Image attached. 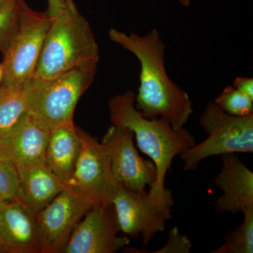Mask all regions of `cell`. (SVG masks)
I'll return each instance as SVG.
<instances>
[{"instance_id":"1","label":"cell","mask_w":253,"mask_h":253,"mask_svg":"<svg viewBox=\"0 0 253 253\" xmlns=\"http://www.w3.org/2000/svg\"><path fill=\"white\" fill-rule=\"evenodd\" d=\"M109 37L113 42L134 54L140 63L136 109L145 118L167 120L176 130L184 128L194 112L193 102L189 94L166 72V46L158 30L154 28L139 36L111 28Z\"/></svg>"},{"instance_id":"2","label":"cell","mask_w":253,"mask_h":253,"mask_svg":"<svg viewBox=\"0 0 253 253\" xmlns=\"http://www.w3.org/2000/svg\"><path fill=\"white\" fill-rule=\"evenodd\" d=\"M136 94L128 90L111 97L108 103L110 120L113 126H126L134 133L138 148L149 156L157 169V179L148 191L158 201L174 199L165 186L174 158L196 144V139L185 128L176 130L163 118L149 119L134 106Z\"/></svg>"},{"instance_id":"3","label":"cell","mask_w":253,"mask_h":253,"mask_svg":"<svg viewBox=\"0 0 253 253\" xmlns=\"http://www.w3.org/2000/svg\"><path fill=\"white\" fill-rule=\"evenodd\" d=\"M99 61V45L90 24L73 0H66L52 18L35 75L53 77Z\"/></svg>"},{"instance_id":"4","label":"cell","mask_w":253,"mask_h":253,"mask_svg":"<svg viewBox=\"0 0 253 253\" xmlns=\"http://www.w3.org/2000/svg\"><path fill=\"white\" fill-rule=\"evenodd\" d=\"M98 63L71 70L50 78L34 76L22 87L27 113L47 132L74 123L75 111L81 96L92 84Z\"/></svg>"},{"instance_id":"5","label":"cell","mask_w":253,"mask_h":253,"mask_svg":"<svg viewBox=\"0 0 253 253\" xmlns=\"http://www.w3.org/2000/svg\"><path fill=\"white\" fill-rule=\"evenodd\" d=\"M208 137L180 155L185 172H192L204 160L231 154H253V113L244 117L230 116L210 101L199 117Z\"/></svg>"},{"instance_id":"6","label":"cell","mask_w":253,"mask_h":253,"mask_svg":"<svg viewBox=\"0 0 253 253\" xmlns=\"http://www.w3.org/2000/svg\"><path fill=\"white\" fill-rule=\"evenodd\" d=\"M53 17L31 9L23 1L16 28L4 53L2 84L22 89L36 73Z\"/></svg>"},{"instance_id":"7","label":"cell","mask_w":253,"mask_h":253,"mask_svg":"<svg viewBox=\"0 0 253 253\" xmlns=\"http://www.w3.org/2000/svg\"><path fill=\"white\" fill-rule=\"evenodd\" d=\"M94 206L85 195L68 184L36 214L41 253H64L75 228Z\"/></svg>"},{"instance_id":"8","label":"cell","mask_w":253,"mask_h":253,"mask_svg":"<svg viewBox=\"0 0 253 253\" xmlns=\"http://www.w3.org/2000/svg\"><path fill=\"white\" fill-rule=\"evenodd\" d=\"M112 204L121 232L131 238L141 237L145 246L166 229L172 217V207L158 204L146 191L136 192L119 184Z\"/></svg>"},{"instance_id":"9","label":"cell","mask_w":253,"mask_h":253,"mask_svg":"<svg viewBox=\"0 0 253 253\" xmlns=\"http://www.w3.org/2000/svg\"><path fill=\"white\" fill-rule=\"evenodd\" d=\"M83 144L71 184L95 206L112 203L119 183L113 174L107 145L82 130Z\"/></svg>"},{"instance_id":"10","label":"cell","mask_w":253,"mask_h":253,"mask_svg":"<svg viewBox=\"0 0 253 253\" xmlns=\"http://www.w3.org/2000/svg\"><path fill=\"white\" fill-rule=\"evenodd\" d=\"M134 133L126 126H111L101 142L107 145L116 180L126 189L141 192L157 179V169L151 160L141 157L134 144Z\"/></svg>"},{"instance_id":"11","label":"cell","mask_w":253,"mask_h":253,"mask_svg":"<svg viewBox=\"0 0 253 253\" xmlns=\"http://www.w3.org/2000/svg\"><path fill=\"white\" fill-rule=\"evenodd\" d=\"M121 231L112 203L95 206L75 228L64 253H116L129 244Z\"/></svg>"},{"instance_id":"12","label":"cell","mask_w":253,"mask_h":253,"mask_svg":"<svg viewBox=\"0 0 253 253\" xmlns=\"http://www.w3.org/2000/svg\"><path fill=\"white\" fill-rule=\"evenodd\" d=\"M49 132L37 126L28 113L0 134V157L19 170L44 163Z\"/></svg>"},{"instance_id":"13","label":"cell","mask_w":253,"mask_h":253,"mask_svg":"<svg viewBox=\"0 0 253 253\" xmlns=\"http://www.w3.org/2000/svg\"><path fill=\"white\" fill-rule=\"evenodd\" d=\"M220 172L214 184L222 194L217 198L214 210L217 213H242L253 208V172L236 154L221 156Z\"/></svg>"},{"instance_id":"14","label":"cell","mask_w":253,"mask_h":253,"mask_svg":"<svg viewBox=\"0 0 253 253\" xmlns=\"http://www.w3.org/2000/svg\"><path fill=\"white\" fill-rule=\"evenodd\" d=\"M0 246L4 253H41L36 214L19 201L0 210Z\"/></svg>"},{"instance_id":"15","label":"cell","mask_w":253,"mask_h":253,"mask_svg":"<svg viewBox=\"0 0 253 253\" xmlns=\"http://www.w3.org/2000/svg\"><path fill=\"white\" fill-rule=\"evenodd\" d=\"M82 144V129L74 123L57 126L49 132L44 163L67 184L72 181Z\"/></svg>"},{"instance_id":"16","label":"cell","mask_w":253,"mask_h":253,"mask_svg":"<svg viewBox=\"0 0 253 253\" xmlns=\"http://www.w3.org/2000/svg\"><path fill=\"white\" fill-rule=\"evenodd\" d=\"M17 174L20 202L34 214L47 206L69 184L55 175L44 163L20 169Z\"/></svg>"},{"instance_id":"17","label":"cell","mask_w":253,"mask_h":253,"mask_svg":"<svg viewBox=\"0 0 253 253\" xmlns=\"http://www.w3.org/2000/svg\"><path fill=\"white\" fill-rule=\"evenodd\" d=\"M27 113L22 89L0 85V134L9 129Z\"/></svg>"},{"instance_id":"18","label":"cell","mask_w":253,"mask_h":253,"mask_svg":"<svg viewBox=\"0 0 253 253\" xmlns=\"http://www.w3.org/2000/svg\"><path fill=\"white\" fill-rule=\"evenodd\" d=\"M242 213V224L227 233L224 244L211 253H253V208L246 210Z\"/></svg>"},{"instance_id":"19","label":"cell","mask_w":253,"mask_h":253,"mask_svg":"<svg viewBox=\"0 0 253 253\" xmlns=\"http://www.w3.org/2000/svg\"><path fill=\"white\" fill-rule=\"evenodd\" d=\"M213 101L230 116L244 117L253 113V99L233 86L224 88Z\"/></svg>"},{"instance_id":"20","label":"cell","mask_w":253,"mask_h":253,"mask_svg":"<svg viewBox=\"0 0 253 253\" xmlns=\"http://www.w3.org/2000/svg\"><path fill=\"white\" fill-rule=\"evenodd\" d=\"M25 0H6L0 4V51L4 54L16 28Z\"/></svg>"},{"instance_id":"21","label":"cell","mask_w":253,"mask_h":253,"mask_svg":"<svg viewBox=\"0 0 253 253\" xmlns=\"http://www.w3.org/2000/svg\"><path fill=\"white\" fill-rule=\"evenodd\" d=\"M0 196L4 201L20 202V186L14 168L0 157ZM21 203V202H20Z\"/></svg>"},{"instance_id":"22","label":"cell","mask_w":253,"mask_h":253,"mask_svg":"<svg viewBox=\"0 0 253 253\" xmlns=\"http://www.w3.org/2000/svg\"><path fill=\"white\" fill-rule=\"evenodd\" d=\"M192 243L189 237L182 235L179 228L174 227L169 233L167 243L161 249L154 251V253H190Z\"/></svg>"},{"instance_id":"23","label":"cell","mask_w":253,"mask_h":253,"mask_svg":"<svg viewBox=\"0 0 253 253\" xmlns=\"http://www.w3.org/2000/svg\"><path fill=\"white\" fill-rule=\"evenodd\" d=\"M233 86L247 95L253 99V78L248 77H237L234 81Z\"/></svg>"},{"instance_id":"24","label":"cell","mask_w":253,"mask_h":253,"mask_svg":"<svg viewBox=\"0 0 253 253\" xmlns=\"http://www.w3.org/2000/svg\"><path fill=\"white\" fill-rule=\"evenodd\" d=\"M48 8L46 12L51 17L59 14L66 4V0H47Z\"/></svg>"},{"instance_id":"25","label":"cell","mask_w":253,"mask_h":253,"mask_svg":"<svg viewBox=\"0 0 253 253\" xmlns=\"http://www.w3.org/2000/svg\"><path fill=\"white\" fill-rule=\"evenodd\" d=\"M4 80V66L2 63H0V84H2Z\"/></svg>"},{"instance_id":"26","label":"cell","mask_w":253,"mask_h":253,"mask_svg":"<svg viewBox=\"0 0 253 253\" xmlns=\"http://www.w3.org/2000/svg\"><path fill=\"white\" fill-rule=\"evenodd\" d=\"M178 1L182 6H185V7H188V6H190V4H191V0H178Z\"/></svg>"},{"instance_id":"27","label":"cell","mask_w":253,"mask_h":253,"mask_svg":"<svg viewBox=\"0 0 253 253\" xmlns=\"http://www.w3.org/2000/svg\"><path fill=\"white\" fill-rule=\"evenodd\" d=\"M5 201L4 200L1 199V196H0V210L1 209V208L3 207V206H4Z\"/></svg>"},{"instance_id":"28","label":"cell","mask_w":253,"mask_h":253,"mask_svg":"<svg viewBox=\"0 0 253 253\" xmlns=\"http://www.w3.org/2000/svg\"><path fill=\"white\" fill-rule=\"evenodd\" d=\"M0 253H4L2 249H1V246H0Z\"/></svg>"},{"instance_id":"29","label":"cell","mask_w":253,"mask_h":253,"mask_svg":"<svg viewBox=\"0 0 253 253\" xmlns=\"http://www.w3.org/2000/svg\"><path fill=\"white\" fill-rule=\"evenodd\" d=\"M5 1H6V0H0V4H2Z\"/></svg>"}]
</instances>
